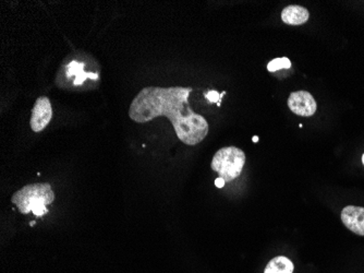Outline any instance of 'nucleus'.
Segmentation results:
<instances>
[{
    "mask_svg": "<svg viewBox=\"0 0 364 273\" xmlns=\"http://www.w3.org/2000/svg\"><path fill=\"white\" fill-rule=\"evenodd\" d=\"M191 92V88H144L131 103L129 117L139 124L168 117L178 139L187 146H195L205 139L209 128L204 117L190 107Z\"/></svg>",
    "mask_w": 364,
    "mask_h": 273,
    "instance_id": "nucleus-1",
    "label": "nucleus"
},
{
    "mask_svg": "<svg viewBox=\"0 0 364 273\" xmlns=\"http://www.w3.org/2000/svg\"><path fill=\"white\" fill-rule=\"evenodd\" d=\"M55 200V194L52 186L44 184H32L18 190L11 199L13 204L23 214H30L36 216H43L48 214V204Z\"/></svg>",
    "mask_w": 364,
    "mask_h": 273,
    "instance_id": "nucleus-2",
    "label": "nucleus"
},
{
    "mask_svg": "<svg viewBox=\"0 0 364 273\" xmlns=\"http://www.w3.org/2000/svg\"><path fill=\"white\" fill-rule=\"evenodd\" d=\"M246 164V154L236 147L222 148L215 153L212 160L213 171L218 173L219 177L226 183L234 181L241 174Z\"/></svg>",
    "mask_w": 364,
    "mask_h": 273,
    "instance_id": "nucleus-3",
    "label": "nucleus"
},
{
    "mask_svg": "<svg viewBox=\"0 0 364 273\" xmlns=\"http://www.w3.org/2000/svg\"><path fill=\"white\" fill-rule=\"evenodd\" d=\"M85 62L79 59L69 60L66 65L62 66V71L58 74L57 85H62V82L69 80L74 87L83 85L86 80H99V75L93 71L85 70Z\"/></svg>",
    "mask_w": 364,
    "mask_h": 273,
    "instance_id": "nucleus-4",
    "label": "nucleus"
},
{
    "mask_svg": "<svg viewBox=\"0 0 364 273\" xmlns=\"http://www.w3.org/2000/svg\"><path fill=\"white\" fill-rule=\"evenodd\" d=\"M287 103H288L291 112L299 116H313L318 109L314 97L308 91H297V92L291 93Z\"/></svg>",
    "mask_w": 364,
    "mask_h": 273,
    "instance_id": "nucleus-5",
    "label": "nucleus"
},
{
    "mask_svg": "<svg viewBox=\"0 0 364 273\" xmlns=\"http://www.w3.org/2000/svg\"><path fill=\"white\" fill-rule=\"evenodd\" d=\"M52 118V104L48 97H41L36 99L32 109L30 126L34 132H41L48 126Z\"/></svg>",
    "mask_w": 364,
    "mask_h": 273,
    "instance_id": "nucleus-6",
    "label": "nucleus"
},
{
    "mask_svg": "<svg viewBox=\"0 0 364 273\" xmlns=\"http://www.w3.org/2000/svg\"><path fill=\"white\" fill-rule=\"evenodd\" d=\"M342 221L352 233L364 236L363 206H347L342 209Z\"/></svg>",
    "mask_w": 364,
    "mask_h": 273,
    "instance_id": "nucleus-7",
    "label": "nucleus"
},
{
    "mask_svg": "<svg viewBox=\"0 0 364 273\" xmlns=\"http://www.w3.org/2000/svg\"><path fill=\"white\" fill-rule=\"evenodd\" d=\"M309 18L310 13L302 6L290 5L281 11V20L286 24L302 25L308 22Z\"/></svg>",
    "mask_w": 364,
    "mask_h": 273,
    "instance_id": "nucleus-8",
    "label": "nucleus"
},
{
    "mask_svg": "<svg viewBox=\"0 0 364 273\" xmlns=\"http://www.w3.org/2000/svg\"><path fill=\"white\" fill-rule=\"evenodd\" d=\"M293 261L285 256L275 257L268 262L264 273H293Z\"/></svg>",
    "mask_w": 364,
    "mask_h": 273,
    "instance_id": "nucleus-9",
    "label": "nucleus"
},
{
    "mask_svg": "<svg viewBox=\"0 0 364 273\" xmlns=\"http://www.w3.org/2000/svg\"><path fill=\"white\" fill-rule=\"evenodd\" d=\"M290 68L291 62L287 57L275 58V59L268 62L267 65V70L270 72L279 71L281 69H290Z\"/></svg>",
    "mask_w": 364,
    "mask_h": 273,
    "instance_id": "nucleus-10",
    "label": "nucleus"
},
{
    "mask_svg": "<svg viewBox=\"0 0 364 273\" xmlns=\"http://www.w3.org/2000/svg\"><path fill=\"white\" fill-rule=\"evenodd\" d=\"M225 94H226V92L222 93V94L219 95L216 91H209L207 94H205V97L209 99V102H217V105L219 106V105H220V99H222V97H224Z\"/></svg>",
    "mask_w": 364,
    "mask_h": 273,
    "instance_id": "nucleus-11",
    "label": "nucleus"
},
{
    "mask_svg": "<svg viewBox=\"0 0 364 273\" xmlns=\"http://www.w3.org/2000/svg\"><path fill=\"white\" fill-rule=\"evenodd\" d=\"M225 184H226V181H225L224 179L220 178V177L215 181V185H216V187H218V188H223V187L225 186Z\"/></svg>",
    "mask_w": 364,
    "mask_h": 273,
    "instance_id": "nucleus-12",
    "label": "nucleus"
},
{
    "mask_svg": "<svg viewBox=\"0 0 364 273\" xmlns=\"http://www.w3.org/2000/svg\"><path fill=\"white\" fill-rule=\"evenodd\" d=\"M253 141H254V142H258V136H254V138H253Z\"/></svg>",
    "mask_w": 364,
    "mask_h": 273,
    "instance_id": "nucleus-13",
    "label": "nucleus"
},
{
    "mask_svg": "<svg viewBox=\"0 0 364 273\" xmlns=\"http://www.w3.org/2000/svg\"><path fill=\"white\" fill-rule=\"evenodd\" d=\"M362 164L364 165V154L362 155Z\"/></svg>",
    "mask_w": 364,
    "mask_h": 273,
    "instance_id": "nucleus-14",
    "label": "nucleus"
},
{
    "mask_svg": "<svg viewBox=\"0 0 364 273\" xmlns=\"http://www.w3.org/2000/svg\"><path fill=\"white\" fill-rule=\"evenodd\" d=\"M30 225L31 226H34L35 225V222H31Z\"/></svg>",
    "mask_w": 364,
    "mask_h": 273,
    "instance_id": "nucleus-15",
    "label": "nucleus"
}]
</instances>
